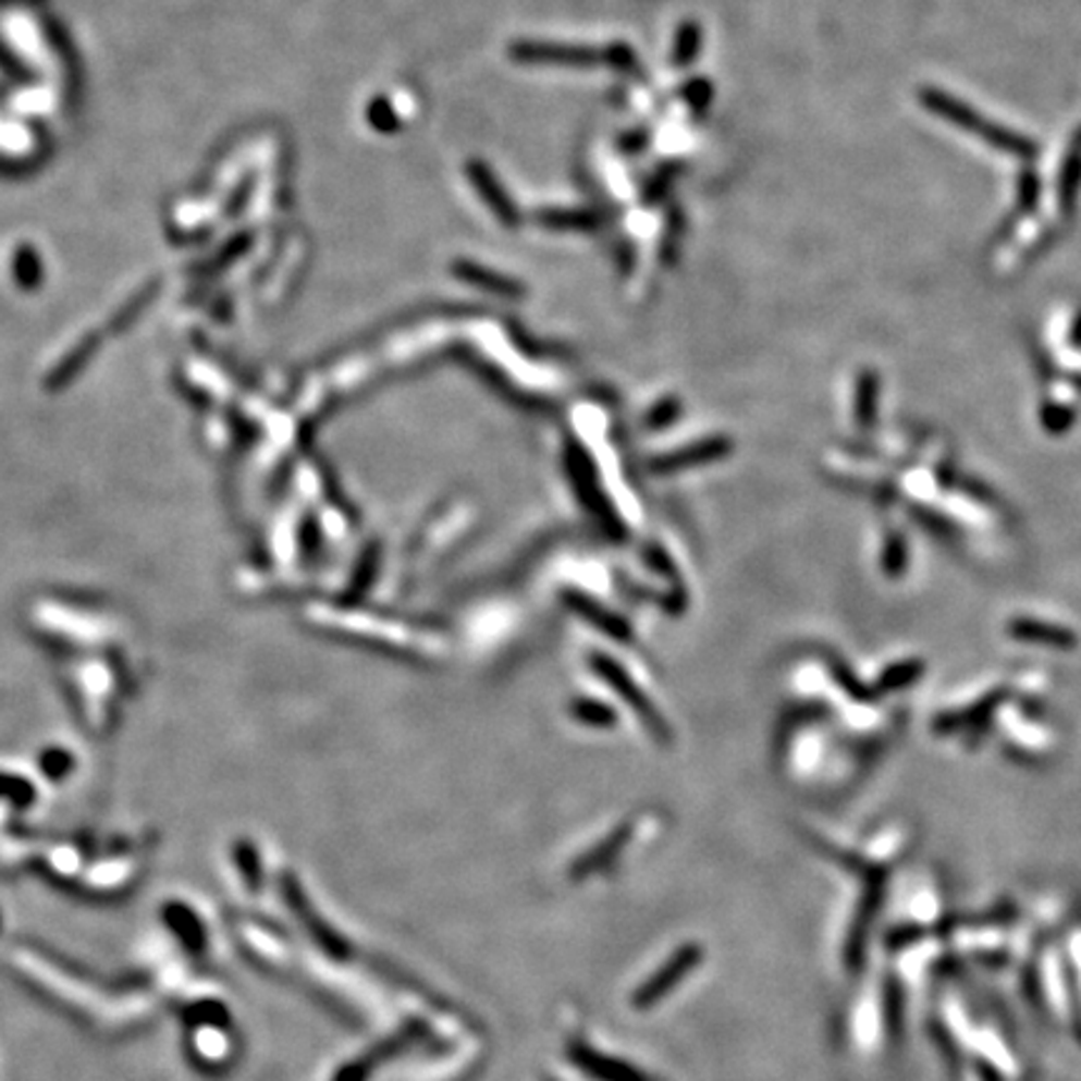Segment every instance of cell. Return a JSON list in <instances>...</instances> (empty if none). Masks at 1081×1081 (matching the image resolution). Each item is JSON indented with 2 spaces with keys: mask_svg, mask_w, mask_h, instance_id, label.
Wrapping results in <instances>:
<instances>
[{
  "mask_svg": "<svg viewBox=\"0 0 1081 1081\" xmlns=\"http://www.w3.org/2000/svg\"><path fill=\"white\" fill-rule=\"evenodd\" d=\"M929 108H934L936 113H944V115H949V119L954 123H959L963 125V128H969V131H974V133H982L984 138H988V144H994V146H999L1004 150H1011V153H1032L1034 146H1029L1024 138H1019V136H1014V133L1009 131H1004V128H994V125H988L984 123V119H976L974 113L969 111V108H963L959 103H954L951 98H946L942 94H929Z\"/></svg>",
  "mask_w": 1081,
  "mask_h": 1081,
  "instance_id": "1",
  "label": "cell"
},
{
  "mask_svg": "<svg viewBox=\"0 0 1081 1081\" xmlns=\"http://www.w3.org/2000/svg\"><path fill=\"white\" fill-rule=\"evenodd\" d=\"M518 63H546V65H599L606 63V50L551 46V44H518L511 50Z\"/></svg>",
  "mask_w": 1081,
  "mask_h": 1081,
  "instance_id": "2",
  "label": "cell"
},
{
  "mask_svg": "<svg viewBox=\"0 0 1081 1081\" xmlns=\"http://www.w3.org/2000/svg\"><path fill=\"white\" fill-rule=\"evenodd\" d=\"M468 179H471L476 191L481 193L486 204H489L491 211L496 213L501 218V221H504L506 225H516L518 223V213H516L514 204H511L508 193L499 186V181L493 179V173L489 169H486V165L481 161H471V163H468Z\"/></svg>",
  "mask_w": 1081,
  "mask_h": 1081,
  "instance_id": "3",
  "label": "cell"
},
{
  "mask_svg": "<svg viewBox=\"0 0 1081 1081\" xmlns=\"http://www.w3.org/2000/svg\"><path fill=\"white\" fill-rule=\"evenodd\" d=\"M701 50V28L697 23H684L678 28L676 36V48H674V63L676 65H689L697 53Z\"/></svg>",
  "mask_w": 1081,
  "mask_h": 1081,
  "instance_id": "4",
  "label": "cell"
},
{
  "mask_svg": "<svg viewBox=\"0 0 1081 1081\" xmlns=\"http://www.w3.org/2000/svg\"><path fill=\"white\" fill-rule=\"evenodd\" d=\"M539 221L551 229H593L597 225V218L581 211H543L539 213Z\"/></svg>",
  "mask_w": 1081,
  "mask_h": 1081,
  "instance_id": "5",
  "label": "cell"
},
{
  "mask_svg": "<svg viewBox=\"0 0 1081 1081\" xmlns=\"http://www.w3.org/2000/svg\"><path fill=\"white\" fill-rule=\"evenodd\" d=\"M1014 634L1017 636H1024V639H1042L1044 643H1057V647H1064V643H1069L1071 641V636L1067 631H1059V628H1052V626H1039V624H1014Z\"/></svg>",
  "mask_w": 1081,
  "mask_h": 1081,
  "instance_id": "6",
  "label": "cell"
},
{
  "mask_svg": "<svg viewBox=\"0 0 1081 1081\" xmlns=\"http://www.w3.org/2000/svg\"><path fill=\"white\" fill-rule=\"evenodd\" d=\"M456 271L460 275H466V279H474L476 283H483L486 288H493V291H516L514 286H508V283H504V279H499V275L483 271V268H476L471 263H460V266H456Z\"/></svg>",
  "mask_w": 1081,
  "mask_h": 1081,
  "instance_id": "7",
  "label": "cell"
},
{
  "mask_svg": "<svg viewBox=\"0 0 1081 1081\" xmlns=\"http://www.w3.org/2000/svg\"><path fill=\"white\" fill-rule=\"evenodd\" d=\"M373 106L379 108V111H381V113H376L373 108H371V119H373V125H376V128H381L383 133H393V131H396V128H398V121H396V113L391 111V106L385 103L383 98H381V100H376Z\"/></svg>",
  "mask_w": 1081,
  "mask_h": 1081,
  "instance_id": "8",
  "label": "cell"
},
{
  "mask_svg": "<svg viewBox=\"0 0 1081 1081\" xmlns=\"http://www.w3.org/2000/svg\"><path fill=\"white\" fill-rule=\"evenodd\" d=\"M919 668L917 666H899V668H894V672L884 678V689H892V686H901V684H907L909 678L917 674Z\"/></svg>",
  "mask_w": 1081,
  "mask_h": 1081,
  "instance_id": "9",
  "label": "cell"
}]
</instances>
